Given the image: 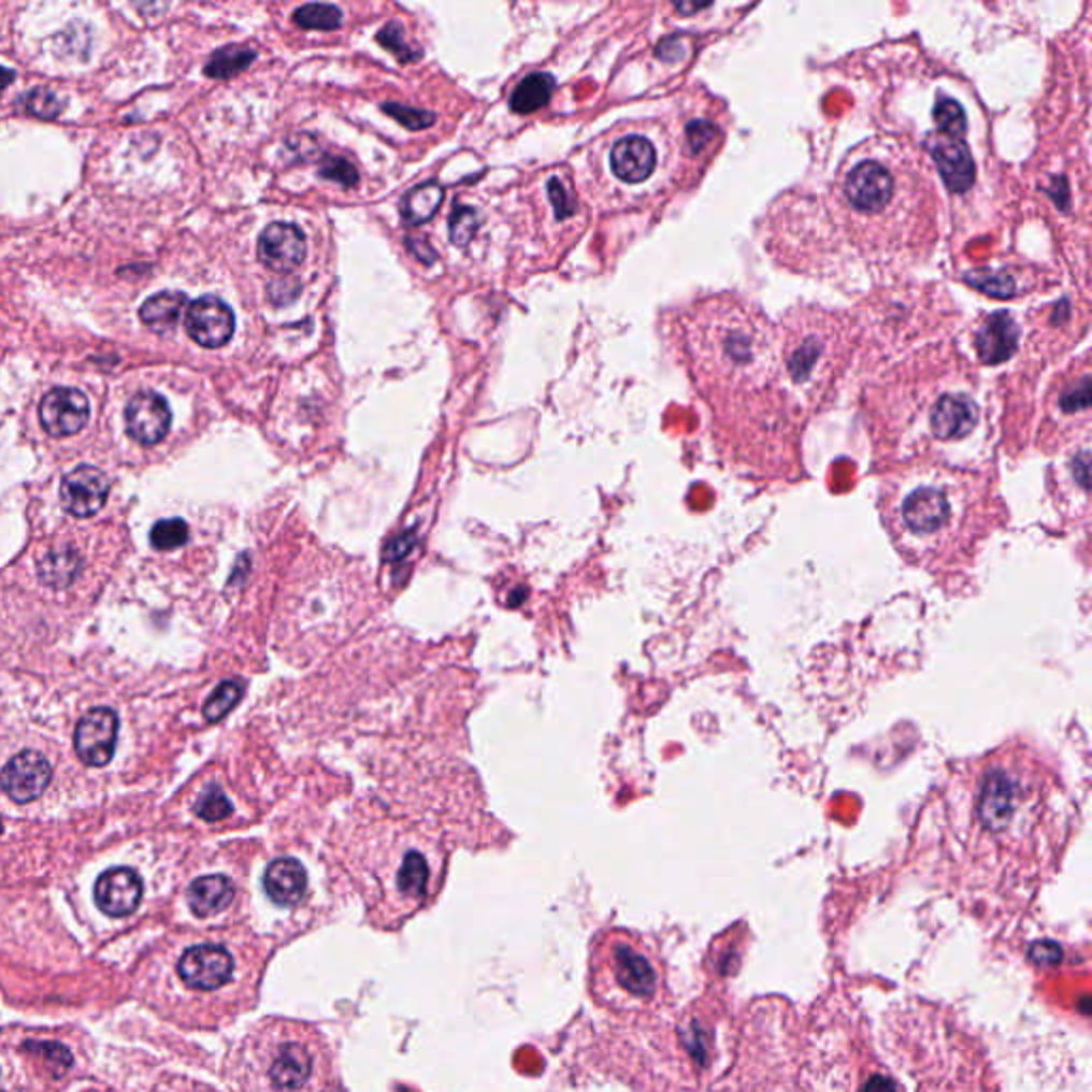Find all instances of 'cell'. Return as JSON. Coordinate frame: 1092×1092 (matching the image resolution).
<instances>
[{
  "instance_id": "obj_1",
  "label": "cell",
  "mask_w": 1092,
  "mask_h": 1092,
  "mask_svg": "<svg viewBox=\"0 0 1092 1092\" xmlns=\"http://www.w3.org/2000/svg\"><path fill=\"white\" fill-rule=\"evenodd\" d=\"M1072 814L1054 768L1016 743L960 768L942 796L946 840L975 864L1035 871L1052 862Z\"/></svg>"
},
{
  "instance_id": "obj_2",
  "label": "cell",
  "mask_w": 1092,
  "mask_h": 1092,
  "mask_svg": "<svg viewBox=\"0 0 1092 1092\" xmlns=\"http://www.w3.org/2000/svg\"><path fill=\"white\" fill-rule=\"evenodd\" d=\"M939 205L924 156L894 136L851 149L825 203L843 248L879 270L914 265L933 253Z\"/></svg>"
},
{
  "instance_id": "obj_3",
  "label": "cell",
  "mask_w": 1092,
  "mask_h": 1092,
  "mask_svg": "<svg viewBox=\"0 0 1092 1092\" xmlns=\"http://www.w3.org/2000/svg\"><path fill=\"white\" fill-rule=\"evenodd\" d=\"M879 511L901 555L931 574L968 567L1005 517L990 476L942 461L890 474Z\"/></svg>"
},
{
  "instance_id": "obj_4",
  "label": "cell",
  "mask_w": 1092,
  "mask_h": 1092,
  "mask_svg": "<svg viewBox=\"0 0 1092 1092\" xmlns=\"http://www.w3.org/2000/svg\"><path fill=\"white\" fill-rule=\"evenodd\" d=\"M689 325L691 380L706 402L758 406L784 393L775 391V327L760 310L736 294H719L691 305Z\"/></svg>"
},
{
  "instance_id": "obj_5",
  "label": "cell",
  "mask_w": 1092,
  "mask_h": 1092,
  "mask_svg": "<svg viewBox=\"0 0 1092 1092\" xmlns=\"http://www.w3.org/2000/svg\"><path fill=\"white\" fill-rule=\"evenodd\" d=\"M960 359L956 355L946 370L950 355L933 348L926 357L929 376H922L918 359L916 365L901 368L888 383L894 391L905 393V410L892 412L896 431L905 433V444L962 442L977 429L981 408L973 391L975 374L971 376L966 368L960 370Z\"/></svg>"
},
{
  "instance_id": "obj_6",
  "label": "cell",
  "mask_w": 1092,
  "mask_h": 1092,
  "mask_svg": "<svg viewBox=\"0 0 1092 1092\" xmlns=\"http://www.w3.org/2000/svg\"><path fill=\"white\" fill-rule=\"evenodd\" d=\"M246 1092H333L337 1076L327 1039L312 1026L268 1020L246 1039L240 1054Z\"/></svg>"
},
{
  "instance_id": "obj_7",
  "label": "cell",
  "mask_w": 1092,
  "mask_h": 1092,
  "mask_svg": "<svg viewBox=\"0 0 1092 1092\" xmlns=\"http://www.w3.org/2000/svg\"><path fill=\"white\" fill-rule=\"evenodd\" d=\"M853 325L843 314L803 305L790 310L775 327L777 368L805 393L811 408H819L843 376L849 355Z\"/></svg>"
},
{
  "instance_id": "obj_8",
  "label": "cell",
  "mask_w": 1092,
  "mask_h": 1092,
  "mask_svg": "<svg viewBox=\"0 0 1092 1092\" xmlns=\"http://www.w3.org/2000/svg\"><path fill=\"white\" fill-rule=\"evenodd\" d=\"M604 971L608 986L628 1001L645 1003L658 992L660 975L651 956L630 942L619 939L604 950Z\"/></svg>"
},
{
  "instance_id": "obj_9",
  "label": "cell",
  "mask_w": 1092,
  "mask_h": 1092,
  "mask_svg": "<svg viewBox=\"0 0 1092 1092\" xmlns=\"http://www.w3.org/2000/svg\"><path fill=\"white\" fill-rule=\"evenodd\" d=\"M179 979L197 992H218L235 983L238 975L250 977L242 968L240 956L222 944H199L188 948L177 962Z\"/></svg>"
},
{
  "instance_id": "obj_10",
  "label": "cell",
  "mask_w": 1092,
  "mask_h": 1092,
  "mask_svg": "<svg viewBox=\"0 0 1092 1092\" xmlns=\"http://www.w3.org/2000/svg\"><path fill=\"white\" fill-rule=\"evenodd\" d=\"M118 715L112 708L97 706L88 710L75 728V753L86 766H105L116 753Z\"/></svg>"
},
{
  "instance_id": "obj_11",
  "label": "cell",
  "mask_w": 1092,
  "mask_h": 1092,
  "mask_svg": "<svg viewBox=\"0 0 1092 1092\" xmlns=\"http://www.w3.org/2000/svg\"><path fill=\"white\" fill-rule=\"evenodd\" d=\"M52 784V766L39 751L13 756L0 771V790L17 805L37 801Z\"/></svg>"
},
{
  "instance_id": "obj_12",
  "label": "cell",
  "mask_w": 1092,
  "mask_h": 1092,
  "mask_svg": "<svg viewBox=\"0 0 1092 1092\" xmlns=\"http://www.w3.org/2000/svg\"><path fill=\"white\" fill-rule=\"evenodd\" d=\"M186 331L199 346L220 348L235 333V314L220 297L203 294L186 310Z\"/></svg>"
},
{
  "instance_id": "obj_13",
  "label": "cell",
  "mask_w": 1092,
  "mask_h": 1092,
  "mask_svg": "<svg viewBox=\"0 0 1092 1092\" xmlns=\"http://www.w3.org/2000/svg\"><path fill=\"white\" fill-rule=\"evenodd\" d=\"M110 495V478L95 465H77L60 483L62 508L80 519L97 515Z\"/></svg>"
},
{
  "instance_id": "obj_14",
  "label": "cell",
  "mask_w": 1092,
  "mask_h": 1092,
  "mask_svg": "<svg viewBox=\"0 0 1092 1092\" xmlns=\"http://www.w3.org/2000/svg\"><path fill=\"white\" fill-rule=\"evenodd\" d=\"M39 418L52 437L75 435L90 420V402L80 389L56 387L41 400Z\"/></svg>"
},
{
  "instance_id": "obj_15",
  "label": "cell",
  "mask_w": 1092,
  "mask_h": 1092,
  "mask_svg": "<svg viewBox=\"0 0 1092 1092\" xmlns=\"http://www.w3.org/2000/svg\"><path fill=\"white\" fill-rule=\"evenodd\" d=\"M660 154L653 139L645 135H626L610 147V171L617 179L630 186L645 184L658 171Z\"/></svg>"
},
{
  "instance_id": "obj_16",
  "label": "cell",
  "mask_w": 1092,
  "mask_h": 1092,
  "mask_svg": "<svg viewBox=\"0 0 1092 1092\" xmlns=\"http://www.w3.org/2000/svg\"><path fill=\"white\" fill-rule=\"evenodd\" d=\"M127 433L143 446L162 442L171 427V410L164 398L152 391L133 396L125 408Z\"/></svg>"
},
{
  "instance_id": "obj_17",
  "label": "cell",
  "mask_w": 1092,
  "mask_h": 1092,
  "mask_svg": "<svg viewBox=\"0 0 1092 1092\" xmlns=\"http://www.w3.org/2000/svg\"><path fill=\"white\" fill-rule=\"evenodd\" d=\"M307 244L297 225L273 222L259 240V259L272 272L288 273L303 263Z\"/></svg>"
},
{
  "instance_id": "obj_18",
  "label": "cell",
  "mask_w": 1092,
  "mask_h": 1092,
  "mask_svg": "<svg viewBox=\"0 0 1092 1092\" xmlns=\"http://www.w3.org/2000/svg\"><path fill=\"white\" fill-rule=\"evenodd\" d=\"M143 894V881L133 868L116 866L105 871L95 886V901L103 914L125 918L133 914Z\"/></svg>"
},
{
  "instance_id": "obj_19",
  "label": "cell",
  "mask_w": 1092,
  "mask_h": 1092,
  "mask_svg": "<svg viewBox=\"0 0 1092 1092\" xmlns=\"http://www.w3.org/2000/svg\"><path fill=\"white\" fill-rule=\"evenodd\" d=\"M929 152L935 156L944 182L954 192H964L975 182V162L971 158L964 136L933 133L926 141Z\"/></svg>"
},
{
  "instance_id": "obj_20",
  "label": "cell",
  "mask_w": 1092,
  "mask_h": 1092,
  "mask_svg": "<svg viewBox=\"0 0 1092 1092\" xmlns=\"http://www.w3.org/2000/svg\"><path fill=\"white\" fill-rule=\"evenodd\" d=\"M973 346L983 363L996 365L1007 361L1018 346V327L1007 312L983 316L973 333Z\"/></svg>"
},
{
  "instance_id": "obj_21",
  "label": "cell",
  "mask_w": 1092,
  "mask_h": 1092,
  "mask_svg": "<svg viewBox=\"0 0 1092 1092\" xmlns=\"http://www.w3.org/2000/svg\"><path fill=\"white\" fill-rule=\"evenodd\" d=\"M263 886L275 905L294 907L307 892V873L294 858H277L268 866Z\"/></svg>"
},
{
  "instance_id": "obj_22",
  "label": "cell",
  "mask_w": 1092,
  "mask_h": 1092,
  "mask_svg": "<svg viewBox=\"0 0 1092 1092\" xmlns=\"http://www.w3.org/2000/svg\"><path fill=\"white\" fill-rule=\"evenodd\" d=\"M235 899V886L227 875H205L190 883L188 905L195 916L212 918L225 911Z\"/></svg>"
},
{
  "instance_id": "obj_23",
  "label": "cell",
  "mask_w": 1092,
  "mask_h": 1092,
  "mask_svg": "<svg viewBox=\"0 0 1092 1092\" xmlns=\"http://www.w3.org/2000/svg\"><path fill=\"white\" fill-rule=\"evenodd\" d=\"M1050 410L1057 414V418H1069L1076 420L1082 418L1089 422V410H1091V374L1084 365L1082 374L1069 376L1059 385V391L1052 396Z\"/></svg>"
},
{
  "instance_id": "obj_24",
  "label": "cell",
  "mask_w": 1092,
  "mask_h": 1092,
  "mask_svg": "<svg viewBox=\"0 0 1092 1092\" xmlns=\"http://www.w3.org/2000/svg\"><path fill=\"white\" fill-rule=\"evenodd\" d=\"M188 305V297L179 290H162L149 297L141 310L139 318L143 325L154 329L156 333H169L179 322L184 307Z\"/></svg>"
},
{
  "instance_id": "obj_25",
  "label": "cell",
  "mask_w": 1092,
  "mask_h": 1092,
  "mask_svg": "<svg viewBox=\"0 0 1092 1092\" xmlns=\"http://www.w3.org/2000/svg\"><path fill=\"white\" fill-rule=\"evenodd\" d=\"M39 578L43 585L52 589H64L73 585L82 570V557L75 548L62 546L45 552V557L39 559Z\"/></svg>"
},
{
  "instance_id": "obj_26",
  "label": "cell",
  "mask_w": 1092,
  "mask_h": 1092,
  "mask_svg": "<svg viewBox=\"0 0 1092 1092\" xmlns=\"http://www.w3.org/2000/svg\"><path fill=\"white\" fill-rule=\"evenodd\" d=\"M444 201V188L437 182H425L406 192L402 201V216L408 225H422L433 218Z\"/></svg>"
},
{
  "instance_id": "obj_27",
  "label": "cell",
  "mask_w": 1092,
  "mask_h": 1092,
  "mask_svg": "<svg viewBox=\"0 0 1092 1092\" xmlns=\"http://www.w3.org/2000/svg\"><path fill=\"white\" fill-rule=\"evenodd\" d=\"M555 92V77L548 73L528 75L511 97V110L515 114H534L545 107Z\"/></svg>"
},
{
  "instance_id": "obj_28",
  "label": "cell",
  "mask_w": 1092,
  "mask_h": 1092,
  "mask_svg": "<svg viewBox=\"0 0 1092 1092\" xmlns=\"http://www.w3.org/2000/svg\"><path fill=\"white\" fill-rule=\"evenodd\" d=\"M257 58V52L242 45H229L212 54L205 64V75L214 80H229L248 69Z\"/></svg>"
},
{
  "instance_id": "obj_29",
  "label": "cell",
  "mask_w": 1092,
  "mask_h": 1092,
  "mask_svg": "<svg viewBox=\"0 0 1092 1092\" xmlns=\"http://www.w3.org/2000/svg\"><path fill=\"white\" fill-rule=\"evenodd\" d=\"M292 19L307 30H337L342 26V11L335 4H303L292 13Z\"/></svg>"
},
{
  "instance_id": "obj_30",
  "label": "cell",
  "mask_w": 1092,
  "mask_h": 1092,
  "mask_svg": "<svg viewBox=\"0 0 1092 1092\" xmlns=\"http://www.w3.org/2000/svg\"><path fill=\"white\" fill-rule=\"evenodd\" d=\"M1016 277H1018V273H1014L1011 270H1001V272L973 273L971 277H966V282L992 297L1011 299V297H1018L1024 292L1018 286Z\"/></svg>"
},
{
  "instance_id": "obj_31",
  "label": "cell",
  "mask_w": 1092,
  "mask_h": 1092,
  "mask_svg": "<svg viewBox=\"0 0 1092 1092\" xmlns=\"http://www.w3.org/2000/svg\"><path fill=\"white\" fill-rule=\"evenodd\" d=\"M244 695V685L240 681L220 682L214 693L207 698L203 706V715L207 721H220Z\"/></svg>"
},
{
  "instance_id": "obj_32",
  "label": "cell",
  "mask_w": 1092,
  "mask_h": 1092,
  "mask_svg": "<svg viewBox=\"0 0 1092 1092\" xmlns=\"http://www.w3.org/2000/svg\"><path fill=\"white\" fill-rule=\"evenodd\" d=\"M188 534L184 519H162L149 530V543L156 550H175L188 543Z\"/></svg>"
},
{
  "instance_id": "obj_33",
  "label": "cell",
  "mask_w": 1092,
  "mask_h": 1092,
  "mask_svg": "<svg viewBox=\"0 0 1092 1092\" xmlns=\"http://www.w3.org/2000/svg\"><path fill=\"white\" fill-rule=\"evenodd\" d=\"M480 229V214L474 207L457 205L450 214V240L457 246H465L474 240L476 231Z\"/></svg>"
},
{
  "instance_id": "obj_34",
  "label": "cell",
  "mask_w": 1092,
  "mask_h": 1092,
  "mask_svg": "<svg viewBox=\"0 0 1092 1092\" xmlns=\"http://www.w3.org/2000/svg\"><path fill=\"white\" fill-rule=\"evenodd\" d=\"M21 105L26 107L28 114L37 116V118H43V120H52V118H58L60 112H62V103L60 99L49 90V88H34L30 92H26L21 97Z\"/></svg>"
},
{
  "instance_id": "obj_35",
  "label": "cell",
  "mask_w": 1092,
  "mask_h": 1092,
  "mask_svg": "<svg viewBox=\"0 0 1092 1092\" xmlns=\"http://www.w3.org/2000/svg\"><path fill=\"white\" fill-rule=\"evenodd\" d=\"M378 43L383 47H387L389 52H393L404 64L414 62L420 58V49H414L406 43V37H404V28L398 24V21H391L387 24L380 32H378Z\"/></svg>"
},
{
  "instance_id": "obj_36",
  "label": "cell",
  "mask_w": 1092,
  "mask_h": 1092,
  "mask_svg": "<svg viewBox=\"0 0 1092 1092\" xmlns=\"http://www.w3.org/2000/svg\"><path fill=\"white\" fill-rule=\"evenodd\" d=\"M935 118H937V133L964 136L966 116H964L962 107L956 101H952V99H942L937 103Z\"/></svg>"
},
{
  "instance_id": "obj_37",
  "label": "cell",
  "mask_w": 1092,
  "mask_h": 1092,
  "mask_svg": "<svg viewBox=\"0 0 1092 1092\" xmlns=\"http://www.w3.org/2000/svg\"><path fill=\"white\" fill-rule=\"evenodd\" d=\"M195 811L197 816L205 821H220V819L229 818L233 807L229 803V799L222 794V790L218 788H207L201 799L197 801L195 805Z\"/></svg>"
},
{
  "instance_id": "obj_38",
  "label": "cell",
  "mask_w": 1092,
  "mask_h": 1092,
  "mask_svg": "<svg viewBox=\"0 0 1092 1092\" xmlns=\"http://www.w3.org/2000/svg\"><path fill=\"white\" fill-rule=\"evenodd\" d=\"M383 112L389 114L391 118H396L408 131H422L435 123V114L414 110V107L402 105V103H383Z\"/></svg>"
},
{
  "instance_id": "obj_39",
  "label": "cell",
  "mask_w": 1092,
  "mask_h": 1092,
  "mask_svg": "<svg viewBox=\"0 0 1092 1092\" xmlns=\"http://www.w3.org/2000/svg\"><path fill=\"white\" fill-rule=\"evenodd\" d=\"M320 177L337 182L344 188H353V186L359 184L357 169L348 160H344L340 156H327L322 160V164H320Z\"/></svg>"
},
{
  "instance_id": "obj_40",
  "label": "cell",
  "mask_w": 1092,
  "mask_h": 1092,
  "mask_svg": "<svg viewBox=\"0 0 1092 1092\" xmlns=\"http://www.w3.org/2000/svg\"><path fill=\"white\" fill-rule=\"evenodd\" d=\"M548 199L555 207V216L561 220L565 216H572L574 214V203H572V197L567 195V190L561 186V182L557 177H552L548 182Z\"/></svg>"
},
{
  "instance_id": "obj_41",
  "label": "cell",
  "mask_w": 1092,
  "mask_h": 1092,
  "mask_svg": "<svg viewBox=\"0 0 1092 1092\" xmlns=\"http://www.w3.org/2000/svg\"><path fill=\"white\" fill-rule=\"evenodd\" d=\"M28 1050H34V1052H41L45 1054L54 1065H58V1072H64L67 1067H71V1054H64V1057H56V1054H62L67 1052L62 1046L58 1044H26Z\"/></svg>"
},
{
  "instance_id": "obj_42",
  "label": "cell",
  "mask_w": 1092,
  "mask_h": 1092,
  "mask_svg": "<svg viewBox=\"0 0 1092 1092\" xmlns=\"http://www.w3.org/2000/svg\"><path fill=\"white\" fill-rule=\"evenodd\" d=\"M860 1092H899L896 1084L886 1076H873Z\"/></svg>"
},
{
  "instance_id": "obj_43",
  "label": "cell",
  "mask_w": 1092,
  "mask_h": 1092,
  "mask_svg": "<svg viewBox=\"0 0 1092 1092\" xmlns=\"http://www.w3.org/2000/svg\"><path fill=\"white\" fill-rule=\"evenodd\" d=\"M13 80H15V71L0 67V92H2V90H4V88L13 82Z\"/></svg>"
},
{
  "instance_id": "obj_44",
  "label": "cell",
  "mask_w": 1092,
  "mask_h": 1092,
  "mask_svg": "<svg viewBox=\"0 0 1092 1092\" xmlns=\"http://www.w3.org/2000/svg\"><path fill=\"white\" fill-rule=\"evenodd\" d=\"M0 834H2V819H0Z\"/></svg>"
}]
</instances>
